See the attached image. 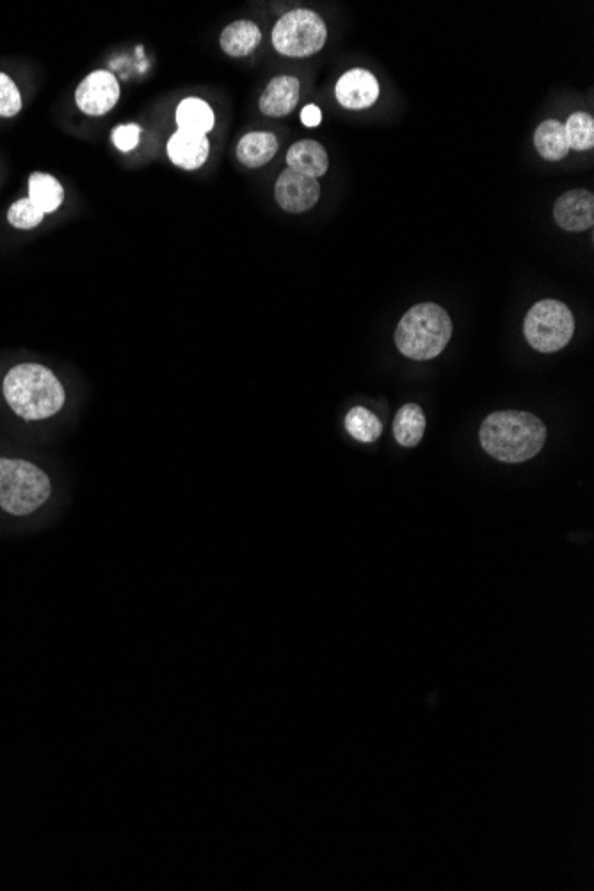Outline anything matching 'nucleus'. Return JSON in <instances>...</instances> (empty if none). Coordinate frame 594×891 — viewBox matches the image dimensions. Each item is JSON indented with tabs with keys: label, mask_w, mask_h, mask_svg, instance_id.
Listing matches in <instances>:
<instances>
[{
	"label": "nucleus",
	"mask_w": 594,
	"mask_h": 891,
	"mask_svg": "<svg viewBox=\"0 0 594 891\" xmlns=\"http://www.w3.org/2000/svg\"><path fill=\"white\" fill-rule=\"evenodd\" d=\"M262 40V33L258 25L251 20H237L228 25L221 34V49L228 56L244 57L257 49Z\"/></svg>",
	"instance_id": "obj_15"
},
{
	"label": "nucleus",
	"mask_w": 594,
	"mask_h": 891,
	"mask_svg": "<svg viewBox=\"0 0 594 891\" xmlns=\"http://www.w3.org/2000/svg\"><path fill=\"white\" fill-rule=\"evenodd\" d=\"M301 121H303L305 127H317V125H321V109L314 104L306 105L305 109L301 111Z\"/></svg>",
	"instance_id": "obj_25"
},
{
	"label": "nucleus",
	"mask_w": 594,
	"mask_h": 891,
	"mask_svg": "<svg viewBox=\"0 0 594 891\" xmlns=\"http://www.w3.org/2000/svg\"><path fill=\"white\" fill-rule=\"evenodd\" d=\"M178 130L207 136L216 125V116L207 102L200 98H185L177 109Z\"/></svg>",
	"instance_id": "obj_16"
},
{
	"label": "nucleus",
	"mask_w": 594,
	"mask_h": 891,
	"mask_svg": "<svg viewBox=\"0 0 594 891\" xmlns=\"http://www.w3.org/2000/svg\"><path fill=\"white\" fill-rule=\"evenodd\" d=\"M274 198L285 212L303 214L317 205L321 198V185L317 178L306 177L287 168L274 185Z\"/></svg>",
	"instance_id": "obj_8"
},
{
	"label": "nucleus",
	"mask_w": 594,
	"mask_h": 891,
	"mask_svg": "<svg viewBox=\"0 0 594 891\" xmlns=\"http://www.w3.org/2000/svg\"><path fill=\"white\" fill-rule=\"evenodd\" d=\"M426 433V415L418 404H404L394 420V436L401 447H417Z\"/></svg>",
	"instance_id": "obj_17"
},
{
	"label": "nucleus",
	"mask_w": 594,
	"mask_h": 891,
	"mask_svg": "<svg viewBox=\"0 0 594 891\" xmlns=\"http://www.w3.org/2000/svg\"><path fill=\"white\" fill-rule=\"evenodd\" d=\"M338 104L351 111L367 109L376 104L379 98V82L372 73L362 68H354L344 73L335 88Z\"/></svg>",
	"instance_id": "obj_10"
},
{
	"label": "nucleus",
	"mask_w": 594,
	"mask_h": 891,
	"mask_svg": "<svg viewBox=\"0 0 594 891\" xmlns=\"http://www.w3.org/2000/svg\"><path fill=\"white\" fill-rule=\"evenodd\" d=\"M139 137H141V127L136 123L120 125L113 130V143L121 152H132L139 145Z\"/></svg>",
	"instance_id": "obj_24"
},
{
	"label": "nucleus",
	"mask_w": 594,
	"mask_h": 891,
	"mask_svg": "<svg viewBox=\"0 0 594 891\" xmlns=\"http://www.w3.org/2000/svg\"><path fill=\"white\" fill-rule=\"evenodd\" d=\"M2 394L11 411L29 422L47 420L65 408V386L41 363L15 365L4 378Z\"/></svg>",
	"instance_id": "obj_1"
},
{
	"label": "nucleus",
	"mask_w": 594,
	"mask_h": 891,
	"mask_svg": "<svg viewBox=\"0 0 594 891\" xmlns=\"http://www.w3.org/2000/svg\"><path fill=\"white\" fill-rule=\"evenodd\" d=\"M344 424H346L347 433L351 434L354 440L362 443L376 442L383 433L381 420L363 406H354L353 410H349Z\"/></svg>",
	"instance_id": "obj_20"
},
{
	"label": "nucleus",
	"mask_w": 594,
	"mask_h": 891,
	"mask_svg": "<svg viewBox=\"0 0 594 891\" xmlns=\"http://www.w3.org/2000/svg\"><path fill=\"white\" fill-rule=\"evenodd\" d=\"M120 100V82L113 73L98 70L89 73L75 91V102L88 116H105L111 113Z\"/></svg>",
	"instance_id": "obj_7"
},
{
	"label": "nucleus",
	"mask_w": 594,
	"mask_h": 891,
	"mask_svg": "<svg viewBox=\"0 0 594 891\" xmlns=\"http://www.w3.org/2000/svg\"><path fill=\"white\" fill-rule=\"evenodd\" d=\"M43 219L45 214L29 198L18 200L9 207V225L15 226L18 230H33L43 223Z\"/></svg>",
	"instance_id": "obj_22"
},
{
	"label": "nucleus",
	"mask_w": 594,
	"mask_h": 891,
	"mask_svg": "<svg viewBox=\"0 0 594 891\" xmlns=\"http://www.w3.org/2000/svg\"><path fill=\"white\" fill-rule=\"evenodd\" d=\"M555 223L566 232H586L594 225V196L591 191L575 189L555 201Z\"/></svg>",
	"instance_id": "obj_9"
},
{
	"label": "nucleus",
	"mask_w": 594,
	"mask_h": 891,
	"mask_svg": "<svg viewBox=\"0 0 594 891\" xmlns=\"http://www.w3.org/2000/svg\"><path fill=\"white\" fill-rule=\"evenodd\" d=\"M301 84L292 75L274 77L260 97V111L271 118H283L296 109Z\"/></svg>",
	"instance_id": "obj_11"
},
{
	"label": "nucleus",
	"mask_w": 594,
	"mask_h": 891,
	"mask_svg": "<svg viewBox=\"0 0 594 891\" xmlns=\"http://www.w3.org/2000/svg\"><path fill=\"white\" fill-rule=\"evenodd\" d=\"M49 474L27 459L0 456V509L24 518L40 511L52 497Z\"/></svg>",
	"instance_id": "obj_4"
},
{
	"label": "nucleus",
	"mask_w": 594,
	"mask_h": 891,
	"mask_svg": "<svg viewBox=\"0 0 594 891\" xmlns=\"http://www.w3.org/2000/svg\"><path fill=\"white\" fill-rule=\"evenodd\" d=\"M22 111V95L6 73H0V116L13 118Z\"/></svg>",
	"instance_id": "obj_23"
},
{
	"label": "nucleus",
	"mask_w": 594,
	"mask_h": 891,
	"mask_svg": "<svg viewBox=\"0 0 594 891\" xmlns=\"http://www.w3.org/2000/svg\"><path fill=\"white\" fill-rule=\"evenodd\" d=\"M29 200L43 212H56L65 200V191L59 180L47 173H33L29 178Z\"/></svg>",
	"instance_id": "obj_19"
},
{
	"label": "nucleus",
	"mask_w": 594,
	"mask_h": 891,
	"mask_svg": "<svg viewBox=\"0 0 594 891\" xmlns=\"http://www.w3.org/2000/svg\"><path fill=\"white\" fill-rule=\"evenodd\" d=\"M564 132L568 145L577 152H586L594 146V120L591 114L575 113L571 114L568 121L564 123Z\"/></svg>",
	"instance_id": "obj_21"
},
{
	"label": "nucleus",
	"mask_w": 594,
	"mask_h": 891,
	"mask_svg": "<svg viewBox=\"0 0 594 891\" xmlns=\"http://www.w3.org/2000/svg\"><path fill=\"white\" fill-rule=\"evenodd\" d=\"M523 333L530 347L539 353H555L570 344L575 333V319L564 303L545 299L530 308Z\"/></svg>",
	"instance_id": "obj_5"
},
{
	"label": "nucleus",
	"mask_w": 594,
	"mask_h": 891,
	"mask_svg": "<svg viewBox=\"0 0 594 891\" xmlns=\"http://www.w3.org/2000/svg\"><path fill=\"white\" fill-rule=\"evenodd\" d=\"M452 337V319L447 310L434 303L410 308L402 317L395 344L406 358L427 362L443 353Z\"/></svg>",
	"instance_id": "obj_3"
},
{
	"label": "nucleus",
	"mask_w": 594,
	"mask_h": 891,
	"mask_svg": "<svg viewBox=\"0 0 594 891\" xmlns=\"http://www.w3.org/2000/svg\"><path fill=\"white\" fill-rule=\"evenodd\" d=\"M287 164L306 177L319 178L328 173L330 157L326 148L314 139H303L296 145L290 146L287 153Z\"/></svg>",
	"instance_id": "obj_13"
},
{
	"label": "nucleus",
	"mask_w": 594,
	"mask_h": 891,
	"mask_svg": "<svg viewBox=\"0 0 594 891\" xmlns=\"http://www.w3.org/2000/svg\"><path fill=\"white\" fill-rule=\"evenodd\" d=\"M328 40L326 24L312 9H292L273 29L274 49L287 57H310Z\"/></svg>",
	"instance_id": "obj_6"
},
{
	"label": "nucleus",
	"mask_w": 594,
	"mask_h": 891,
	"mask_svg": "<svg viewBox=\"0 0 594 891\" xmlns=\"http://www.w3.org/2000/svg\"><path fill=\"white\" fill-rule=\"evenodd\" d=\"M481 445L502 463H523L545 447L546 427L541 418L525 411H497L482 422Z\"/></svg>",
	"instance_id": "obj_2"
},
{
	"label": "nucleus",
	"mask_w": 594,
	"mask_h": 891,
	"mask_svg": "<svg viewBox=\"0 0 594 891\" xmlns=\"http://www.w3.org/2000/svg\"><path fill=\"white\" fill-rule=\"evenodd\" d=\"M278 139L271 132H249L237 146V159L246 168H262L278 152Z\"/></svg>",
	"instance_id": "obj_14"
},
{
	"label": "nucleus",
	"mask_w": 594,
	"mask_h": 891,
	"mask_svg": "<svg viewBox=\"0 0 594 891\" xmlns=\"http://www.w3.org/2000/svg\"><path fill=\"white\" fill-rule=\"evenodd\" d=\"M210 143L207 136L178 130L168 141V157L182 169H198L209 159Z\"/></svg>",
	"instance_id": "obj_12"
},
{
	"label": "nucleus",
	"mask_w": 594,
	"mask_h": 891,
	"mask_svg": "<svg viewBox=\"0 0 594 891\" xmlns=\"http://www.w3.org/2000/svg\"><path fill=\"white\" fill-rule=\"evenodd\" d=\"M534 145L546 161L557 162L564 159L570 152L564 123L557 120L543 121L534 134Z\"/></svg>",
	"instance_id": "obj_18"
}]
</instances>
